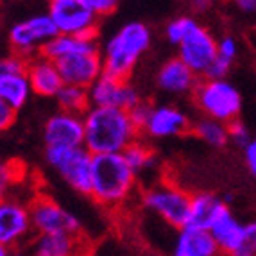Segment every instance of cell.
Returning a JSON list of instances; mask_svg holds the SVG:
<instances>
[{
    "instance_id": "1",
    "label": "cell",
    "mask_w": 256,
    "mask_h": 256,
    "mask_svg": "<svg viewBox=\"0 0 256 256\" xmlns=\"http://www.w3.org/2000/svg\"><path fill=\"white\" fill-rule=\"evenodd\" d=\"M84 149L90 154H122L140 131L128 111L92 106L84 115Z\"/></svg>"
},
{
    "instance_id": "2",
    "label": "cell",
    "mask_w": 256,
    "mask_h": 256,
    "mask_svg": "<svg viewBox=\"0 0 256 256\" xmlns=\"http://www.w3.org/2000/svg\"><path fill=\"white\" fill-rule=\"evenodd\" d=\"M138 174L122 154H97L92 166V192L95 202L108 210L126 204L136 188Z\"/></svg>"
},
{
    "instance_id": "3",
    "label": "cell",
    "mask_w": 256,
    "mask_h": 256,
    "mask_svg": "<svg viewBox=\"0 0 256 256\" xmlns=\"http://www.w3.org/2000/svg\"><path fill=\"white\" fill-rule=\"evenodd\" d=\"M150 45V30L142 22H129L110 38L102 52L104 74L128 79Z\"/></svg>"
},
{
    "instance_id": "4",
    "label": "cell",
    "mask_w": 256,
    "mask_h": 256,
    "mask_svg": "<svg viewBox=\"0 0 256 256\" xmlns=\"http://www.w3.org/2000/svg\"><path fill=\"white\" fill-rule=\"evenodd\" d=\"M192 98L202 116L215 118L226 126L240 118L242 95L228 79L202 77L192 92Z\"/></svg>"
},
{
    "instance_id": "5",
    "label": "cell",
    "mask_w": 256,
    "mask_h": 256,
    "mask_svg": "<svg viewBox=\"0 0 256 256\" xmlns=\"http://www.w3.org/2000/svg\"><path fill=\"white\" fill-rule=\"evenodd\" d=\"M142 202L170 228L180 231L188 224L192 196L174 183H158L144 190Z\"/></svg>"
},
{
    "instance_id": "6",
    "label": "cell",
    "mask_w": 256,
    "mask_h": 256,
    "mask_svg": "<svg viewBox=\"0 0 256 256\" xmlns=\"http://www.w3.org/2000/svg\"><path fill=\"white\" fill-rule=\"evenodd\" d=\"M45 160L76 192L90 196L94 154L84 147H47Z\"/></svg>"
},
{
    "instance_id": "7",
    "label": "cell",
    "mask_w": 256,
    "mask_h": 256,
    "mask_svg": "<svg viewBox=\"0 0 256 256\" xmlns=\"http://www.w3.org/2000/svg\"><path fill=\"white\" fill-rule=\"evenodd\" d=\"M48 16L60 34L97 38L100 16L82 0H48Z\"/></svg>"
},
{
    "instance_id": "8",
    "label": "cell",
    "mask_w": 256,
    "mask_h": 256,
    "mask_svg": "<svg viewBox=\"0 0 256 256\" xmlns=\"http://www.w3.org/2000/svg\"><path fill=\"white\" fill-rule=\"evenodd\" d=\"M60 34L56 29L54 22L48 14H38V16L27 18L18 22L9 30V43L13 48V54L22 56L24 60H32L42 54L43 47L52 38Z\"/></svg>"
},
{
    "instance_id": "9",
    "label": "cell",
    "mask_w": 256,
    "mask_h": 256,
    "mask_svg": "<svg viewBox=\"0 0 256 256\" xmlns=\"http://www.w3.org/2000/svg\"><path fill=\"white\" fill-rule=\"evenodd\" d=\"M30 222H32V231L36 235H45V233H66V235H82L81 222L76 215L63 208L61 204L48 196L32 197L29 202Z\"/></svg>"
},
{
    "instance_id": "10",
    "label": "cell",
    "mask_w": 256,
    "mask_h": 256,
    "mask_svg": "<svg viewBox=\"0 0 256 256\" xmlns=\"http://www.w3.org/2000/svg\"><path fill=\"white\" fill-rule=\"evenodd\" d=\"M29 202L13 196L0 201V244L13 251L24 248L34 235Z\"/></svg>"
},
{
    "instance_id": "11",
    "label": "cell",
    "mask_w": 256,
    "mask_h": 256,
    "mask_svg": "<svg viewBox=\"0 0 256 256\" xmlns=\"http://www.w3.org/2000/svg\"><path fill=\"white\" fill-rule=\"evenodd\" d=\"M90 242L84 235L34 233L24 248L14 251V256H90Z\"/></svg>"
},
{
    "instance_id": "12",
    "label": "cell",
    "mask_w": 256,
    "mask_h": 256,
    "mask_svg": "<svg viewBox=\"0 0 256 256\" xmlns=\"http://www.w3.org/2000/svg\"><path fill=\"white\" fill-rule=\"evenodd\" d=\"M90 104L95 108H116V110L131 111L142 100L140 94L128 79H116L113 76L102 74L97 81L88 88Z\"/></svg>"
},
{
    "instance_id": "13",
    "label": "cell",
    "mask_w": 256,
    "mask_h": 256,
    "mask_svg": "<svg viewBox=\"0 0 256 256\" xmlns=\"http://www.w3.org/2000/svg\"><path fill=\"white\" fill-rule=\"evenodd\" d=\"M180 58L197 77H204L217 58V40L208 29L197 24L194 30L178 45Z\"/></svg>"
},
{
    "instance_id": "14",
    "label": "cell",
    "mask_w": 256,
    "mask_h": 256,
    "mask_svg": "<svg viewBox=\"0 0 256 256\" xmlns=\"http://www.w3.org/2000/svg\"><path fill=\"white\" fill-rule=\"evenodd\" d=\"M47 147H84V118L82 115L58 111L43 128Z\"/></svg>"
},
{
    "instance_id": "15",
    "label": "cell",
    "mask_w": 256,
    "mask_h": 256,
    "mask_svg": "<svg viewBox=\"0 0 256 256\" xmlns=\"http://www.w3.org/2000/svg\"><path fill=\"white\" fill-rule=\"evenodd\" d=\"M56 63H58V68H60L64 84L90 88L104 74L102 54L98 50L66 56Z\"/></svg>"
},
{
    "instance_id": "16",
    "label": "cell",
    "mask_w": 256,
    "mask_h": 256,
    "mask_svg": "<svg viewBox=\"0 0 256 256\" xmlns=\"http://www.w3.org/2000/svg\"><path fill=\"white\" fill-rule=\"evenodd\" d=\"M192 122L183 110L176 106H154L144 132L149 138H172L190 132Z\"/></svg>"
},
{
    "instance_id": "17",
    "label": "cell",
    "mask_w": 256,
    "mask_h": 256,
    "mask_svg": "<svg viewBox=\"0 0 256 256\" xmlns=\"http://www.w3.org/2000/svg\"><path fill=\"white\" fill-rule=\"evenodd\" d=\"M27 77H29L32 94L40 97H56L64 86L58 63L43 54L27 61Z\"/></svg>"
},
{
    "instance_id": "18",
    "label": "cell",
    "mask_w": 256,
    "mask_h": 256,
    "mask_svg": "<svg viewBox=\"0 0 256 256\" xmlns=\"http://www.w3.org/2000/svg\"><path fill=\"white\" fill-rule=\"evenodd\" d=\"M197 82H199V77L188 68L180 58L168 60L158 72V86L168 94H192Z\"/></svg>"
},
{
    "instance_id": "19",
    "label": "cell",
    "mask_w": 256,
    "mask_h": 256,
    "mask_svg": "<svg viewBox=\"0 0 256 256\" xmlns=\"http://www.w3.org/2000/svg\"><path fill=\"white\" fill-rule=\"evenodd\" d=\"M218 252L212 233L199 228L184 226L178 231L172 256H215Z\"/></svg>"
},
{
    "instance_id": "20",
    "label": "cell",
    "mask_w": 256,
    "mask_h": 256,
    "mask_svg": "<svg viewBox=\"0 0 256 256\" xmlns=\"http://www.w3.org/2000/svg\"><path fill=\"white\" fill-rule=\"evenodd\" d=\"M226 210L228 204L224 202V199H218L214 194L206 192L196 194V196H192V202H190V215H188L186 226L210 231V228L214 226V222Z\"/></svg>"
},
{
    "instance_id": "21",
    "label": "cell",
    "mask_w": 256,
    "mask_h": 256,
    "mask_svg": "<svg viewBox=\"0 0 256 256\" xmlns=\"http://www.w3.org/2000/svg\"><path fill=\"white\" fill-rule=\"evenodd\" d=\"M98 50L97 38H81V36L58 34L43 47L42 54L52 61H60L66 56L81 54V52Z\"/></svg>"
},
{
    "instance_id": "22",
    "label": "cell",
    "mask_w": 256,
    "mask_h": 256,
    "mask_svg": "<svg viewBox=\"0 0 256 256\" xmlns=\"http://www.w3.org/2000/svg\"><path fill=\"white\" fill-rule=\"evenodd\" d=\"M210 233L214 236L215 244H217L218 251L231 254L238 248L240 240L244 236V224H240L233 214L230 212V208L214 222V226L210 228Z\"/></svg>"
},
{
    "instance_id": "23",
    "label": "cell",
    "mask_w": 256,
    "mask_h": 256,
    "mask_svg": "<svg viewBox=\"0 0 256 256\" xmlns=\"http://www.w3.org/2000/svg\"><path fill=\"white\" fill-rule=\"evenodd\" d=\"M30 94H32V88L27 77V70L0 76V98L14 111L26 106Z\"/></svg>"
},
{
    "instance_id": "24",
    "label": "cell",
    "mask_w": 256,
    "mask_h": 256,
    "mask_svg": "<svg viewBox=\"0 0 256 256\" xmlns=\"http://www.w3.org/2000/svg\"><path fill=\"white\" fill-rule=\"evenodd\" d=\"M192 134L202 140L204 144L212 147H224L230 142V132H228V126L218 122L210 116H201L196 122H192Z\"/></svg>"
},
{
    "instance_id": "25",
    "label": "cell",
    "mask_w": 256,
    "mask_h": 256,
    "mask_svg": "<svg viewBox=\"0 0 256 256\" xmlns=\"http://www.w3.org/2000/svg\"><path fill=\"white\" fill-rule=\"evenodd\" d=\"M56 100L60 104L61 111H68V113H76V115H84L92 108L88 88H82V86L64 84L60 90V94L56 95Z\"/></svg>"
},
{
    "instance_id": "26",
    "label": "cell",
    "mask_w": 256,
    "mask_h": 256,
    "mask_svg": "<svg viewBox=\"0 0 256 256\" xmlns=\"http://www.w3.org/2000/svg\"><path fill=\"white\" fill-rule=\"evenodd\" d=\"M122 156H124V160L129 163V166H131L136 174L147 172L149 168H152L154 163H156V154L152 152V149H150L147 144H144V142H140V140L132 142L131 146L122 152Z\"/></svg>"
},
{
    "instance_id": "27",
    "label": "cell",
    "mask_w": 256,
    "mask_h": 256,
    "mask_svg": "<svg viewBox=\"0 0 256 256\" xmlns=\"http://www.w3.org/2000/svg\"><path fill=\"white\" fill-rule=\"evenodd\" d=\"M24 168H18L14 162L0 160V201L6 197L13 196V188L20 183Z\"/></svg>"
},
{
    "instance_id": "28",
    "label": "cell",
    "mask_w": 256,
    "mask_h": 256,
    "mask_svg": "<svg viewBox=\"0 0 256 256\" xmlns=\"http://www.w3.org/2000/svg\"><path fill=\"white\" fill-rule=\"evenodd\" d=\"M197 22L190 16H178L172 22H168L165 27V36L172 45H180L184 38L194 30Z\"/></svg>"
},
{
    "instance_id": "29",
    "label": "cell",
    "mask_w": 256,
    "mask_h": 256,
    "mask_svg": "<svg viewBox=\"0 0 256 256\" xmlns=\"http://www.w3.org/2000/svg\"><path fill=\"white\" fill-rule=\"evenodd\" d=\"M230 256H256V222L244 224V236Z\"/></svg>"
},
{
    "instance_id": "30",
    "label": "cell",
    "mask_w": 256,
    "mask_h": 256,
    "mask_svg": "<svg viewBox=\"0 0 256 256\" xmlns=\"http://www.w3.org/2000/svg\"><path fill=\"white\" fill-rule=\"evenodd\" d=\"M228 132H230V142H235L238 147H246L251 144V132H249L248 126L244 124L242 120H235V122H231L230 126H228Z\"/></svg>"
},
{
    "instance_id": "31",
    "label": "cell",
    "mask_w": 256,
    "mask_h": 256,
    "mask_svg": "<svg viewBox=\"0 0 256 256\" xmlns=\"http://www.w3.org/2000/svg\"><path fill=\"white\" fill-rule=\"evenodd\" d=\"M152 108L154 106L149 102V100H144V98H142L140 102H138L136 106L129 111V116H131L132 124L136 126L140 132L144 131V128H146V124H147V120H149V116H150V111H152Z\"/></svg>"
},
{
    "instance_id": "32",
    "label": "cell",
    "mask_w": 256,
    "mask_h": 256,
    "mask_svg": "<svg viewBox=\"0 0 256 256\" xmlns=\"http://www.w3.org/2000/svg\"><path fill=\"white\" fill-rule=\"evenodd\" d=\"M24 70H27V60H24L22 56L11 54V56H8V58H2V60H0V76L24 72Z\"/></svg>"
},
{
    "instance_id": "33",
    "label": "cell",
    "mask_w": 256,
    "mask_h": 256,
    "mask_svg": "<svg viewBox=\"0 0 256 256\" xmlns=\"http://www.w3.org/2000/svg\"><path fill=\"white\" fill-rule=\"evenodd\" d=\"M236 54H238V47H236V42L235 38H231V36H224L217 42V56L222 58V60L226 61H235Z\"/></svg>"
},
{
    "instance_id": "34",
    "label": "cell",
    "mask_w": 256,
    "mask_h": 256,
    "mask_svg": "<svg viewBox=\"0 0 256 256\" xmlns=\"http://www.w3.org/2000/svg\"><path fill=\"white\" fill-rule=\"evenodd\" d=\"M97 16H108L116 9L118 0H82Z\"/></svg>"
},
{
    "instance_id": "35",
    "label": "cell",
    "mask_w": 256,
    "mask_h": 256,
    "mask_svg": "<svg viewBox=\"0 0 256 256\" xmlns=\"http://www.w3.org/2000/svg\"><path fill=\"white\" fill-rule=\"evenodd\" d=\"M231 61H226V60H222V58H215L214 64L208 68V72H206V79H226L228 72L231 70Z\"/></svg>"
},
{
    "instance_id": "36",
    "label": "cell",
    "mask_w": 256,
    "mask_h": 256,
    "mask_svg": "<svg viewBox=\"0 0 256 256\" xmlns=\"http://www.w3.org/2000/svg\"><path fill=\"white\" fill-rule=\"evenodd\" d=\"M14 118H16V111L11 106H8V104L0 98V132L8 131V129L13 126Z\"/></svg>"
},
{
    "instance_id": "37",
    "label": "cell",
    "mask_w": 256,
    "mask_h": 256,
    "mask_svg": "<svg viewBox=\"0 0 256 256\" xmlns=\"http://www.w3.org/2000/svg\"><path fill=\"white\" fill-rule=\"evenodd\" d=\"M244 150H246V163H248L251 174L256 178V138L251 140V144H249Z\"/></svg>"
},
{
    "instance_id": "38",
    "label": "cell",
    "mask_w": 256,
    "mask_h": 256,
    "mask_svg": "<svg viewBox=\"0 0 256 256\" xmlns=\"http://www.w3.org/2000/svg\"><path fill=\"white\" fill-rule=\"evenodd\" d=\"M242 13H256V0H231Z\"/></svg>"
},
{
    "instance_id": "39",
    "label": "cell",
    "mask_w": 256,
    "mask_h": 256,
    "mask_svg": "<svg viewBox=\"0 0 256 256\" xmlns=\"http://www.w3.org/2000/svg\"><path fill=\"white\" fill-rule=\"evenodd\" d=\"M212 6H214V0H190V8L196 13H206L212 9Z\"/></svg>"
},
{
    "instance_id": "40",
    "label": "cell",
    "mask_w": 256,
    "mask_h": 256,
    "mask_svg": "<svg viewBox=\"0 0 256 256\" xmlns=\"http://www.w3.org/2000/svg\"><path fill=\"white\" fill-rule=\"evenodd\" d=\"M0 256H14V251H13V249H9V248H6V246H2V244H0Z\"/></svg>"
}]
</instances>
